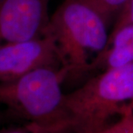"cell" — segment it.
<instances>
[{
	"label": "cell",
	"mask_w": 133,
	"mask_h": 133,
	"mask_svg": "<svg viewBox=\"0 0 133 133\" xmlns=\"http://www.w3.org/2000/svg\"><path fill=\"white\" fill-rule=\"evenodd\" d=\"M63 66L62 57L52 36L0 44V84L15 81L40 67Z\"/></svg>",
	"instance_id": "4"
},
{
	"label": "cell",
	"mask_w": 133,
	"mask_h": 133,
	"mask_svg": "<svg viewBox=\"0 0 133 133\" xmlns=\"http://www.w3.org/2000/svg\"><path fill=\"white\" fill-rule=\"evenodd\" d=\"M101 13L109 24L118 16L129 0H90Z\"/></svg>",
	"instance_id": "7"
},
{
	"label": "cell",
	"mask_w": 133,
	"mask_h": 133,
	"mask_svg": "<svg viewBox=\"0 0 133 133\" xmlns=\"http://www.w3.org/2000/svg\"><path fill=\"white\" fill-rule=\"evenodd\" d=\"M64 66L40 67L15 81L0 84V103L10 114L45 133L69 132L62 86Z\"/></svg>",
	"instance_id": "3"
},
{
	"label": "cell",
	"mask_w": 133,
	"mask_h": 133,
	"mask_svg": "<svg viewBox=\"0 0 133 133\" xmlns=\"http://www.w3.org/2000/svg\"><path fill=\"white\" fill-rule=\"evenodd\" d=\"M50 0H0V44L46 34Z\"/></svg>",
	"instance_id": "5"
},
{
	"label": "cell",
	"mask_w": 133,
	"mask_h": 133,
	"mask_svg": "<svg viewBox=\"0 0 133 133\" xmlns=\"http://www.w3.org/2000/svg\"><path fill=\"white\" fill-rule=\"evenodd\" d=\"M67 129L96 133L115 115L133 110V64L106 70L64 95Z\"/></svg>",
	"instance_id": "1"
},
{
	"label": "cell",
	"mask_w": 133,
	"mask_h": 133,
	"mask_svg": "<svg viewBox=\"0 0 133 133\" xmlns=\"http://www.w3.org/2000/svg\"><path fill=\"white\" fill-rule=\"evenodd\" d=\"M133 64V24L109 33L107 46L90 64L88 74Z\"/></svg>",
	"instance_id": "6"
},
{
	"label": "cell",
	"mask_w": 133,
	"mask_h": 133,
	"mask_svg": "<svg viewBox=\"0 0 133 133\" xmlns=\"http://www.w3.org/2000/svg\"><path fill=\"white\" fill-rule=\"evenodd\" d=\"M0 133H44L33 124L26 123L24 125L11 126L0 129Z\"/></svg>",
	"instance_id": "10"
},
{
	"label": "cell",
	"mask_w": 133,
	"mask_h": 133,
	"mask_svg": "<svg viewBox=\"0 0 133 133\" xmlns=\"http://www.w3.org/2000/svg\"><path fill=\"white\" fill-rule=\"evenodd\" d=\"M5 121V115L0 112V126L4 123Z\"/></svg>",
	"instance_id": "11"
},
{
	"label": "cell",
	"mask_w": 133,
	"mask_h": 133,
	"mask_svg": "<svg viewBox=\"0 0 133 133\" xmlns=\"http://www.w3.org/2000/svg\"><path fill=\"white\" fill-rule=\"evenodd\" d=\"M109 23L90 0H64L46 33L55 40L68 77L88 74L93 58L107 46Z\"/></svg>",
	"instance_id": "2"
},
{
	"label": "cell",
	"mask_w": 133,
	"mask_h": 133,
	"mask_svg": "<svg viewBox=\"0 0 133 133\" xmlns=\"http://www.w3.org/2000/svg\"><path fill=\"white\" fill-rule=\"evenodd\" d=\"M64 133H71V132H64Z\"/></svg>",
	"instance_id": "12"
},
{
	"label": "cell",
	"mask_w": 133,
	"mask_h": 133,
	"mask_svg": "<svg viewBox=\"0 0 133 133\" xmlns=\"http://www.w3.org/2000/svg\"><path fill=\"white\" fill-rule=\"evenodd\" d=\"M96 133H133V110L126 112L118 121Z\"/></svg>",
	"instance_id": "8"
},
{
	"label": "cell",
	"mask_w": 133,
	"mask_h": 133,
	"mask_svg": "<svg viewBox=\"0 0 133 133\" xmlns=\"http://www.w3.org/2000/svg\"><path fill=\"white\" fill-rule=\"evenodd\" d=\"M133 24V0H129L123 10L117 17L114 27L110 33L114 32L127 24Z\"/></svg>",
	"instance_id": "9"
}]
</instances>
